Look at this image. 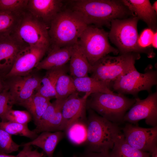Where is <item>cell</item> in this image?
<instances>
[{"label": "cell", "instance_id": "1", "mask_svg": "<svg viewBox=\"0 0 157 157\" xmlns=\"http://www.w3.org/2000/svg\"><path fill=\"white\" fill-rule=\"evenodd\" d=\"M70 8L78 13L88 25L110 27L111 22L132 14L121 1L75 0L67 1Z\"/></svg>", "mask_w": 157, "mask_h": 157}, {"label": "cell", "instance_id": "2", "mask_svg": "<svg viewBox=\"0 0 157 157\" xmlns=\"http://www.w3.org/2000/svg\"><path fill=\"white\" fill-rule=\"evenodd\" d=\"M88 25L76 12L69 8H63L49 26L50 47L73 46Z\"/></svg>", "mask_w": 157, "mask_h": 157}, {"label": "cell", "instance_id": "3", "mask_svg": "<svg viewBox=\"0 0 157 157\" xmlns=\"http://www.w3.org/2000/svg\"><path fill=\"white\" fill-rule=\"evenodd\" d=\"M86 123L87 137L86 141L88 151L109 152L121 133L117 124L111 122L90 109Z\"/></svg>", "mask_w": 157, "mask_h": 157}, {"label": "cell", "instance_id": "4", "mask_svg": "<svg viewBox=\"0 0 157 157\" xmlns=\"http://www.w3.org/2000/svg\"><path fill=\"white\" fill-rule=\"evenodd\" d=\"M139 18L136 16L125 19H116L111 22L108 38L119 49L121 54L144 53L149 57L154 56L151 49H144L139 45L137 23Z\"/></svg>", "mask_w": 157, "mask_h": 157}, {"label": "cell", "instance_id": "5", "mask_svg": "<svg viewBox=\"0 0 157 157\" xmlns=\"http://www.w3.org/2000/svg\"><path fill=\"white\" fill-rule=\"evenodd\" d=\"M87 104L101 116L113 123L123 122L126 111L136 101L124 94L97 92L91 94Z\"/></svg>", "mask_w": 157, "mask_h": 157}, {"label": "cell", "instance_id": "6", "mask_svg": "<svg viewBox=\"0 0 157 157\" xmlns=\"http://www.w3.org/2000/svg\"><path fill=\"white\" fill-rule=\"evenodd\" d=\"M140 54L129 53L117 56L107 55L92 66L91 77L110 85L135 65Z\"/></svg>", "mask_w": 157, "mask_h": 157}, {"label": "cell", "instance_id": "7", "mask_svg": "<svg viewBox=\"0 0 157 157\" xmlns=\"http://www.w3.org/2000/svg\"><path fill=\"white\" fill-rule=\"evenodd\" d=\"M108 38V33L104 30L89 25L80 35L78 43L91 66L109 53H119V50L109 44Z\"/></svg>", "mask_w": 157, "mask_h": 157}, {"label": "cell", "instance_id": "8", "mask_svg": "<svg viewBox=\"0 0 157 157\" xmlns=\"http://www.w3.org/2000/svg\"><path fill=\"white\" fill-rule=\"evenodd\" d=\"M113 82V89L118 93L131 94L135 98L141 91L146 90L150 93L152 87L157 85V70L149 67L144 73H141L134 65Z\"/></svg>", "mask_w": 157, "mask_h": 157}, {"label": "cell", "instance_id": "9", "mask_svg": "<svg viewBox=\"0 0 157 157\" xmlns=\"http://www.w3.org/2000/svg\"><path fill=\"white\" fill-rule=\"evenodd\" d=\"M49 28L47 25L26 9L23 14L15 33L28 46L43 47L49 49L51 42Z\"/></svg>", "mask_w": 157, "mask_h": 157}, {"label": "cell", "instance_id": "10", "mask_svg": "<svg viewBox=\"0 0 157 157\" xmlns=\"http://www.w3.org/2000/svg\"><path fill=\"white\" fill-rule=\"evenodd\" d=\"M6 88L9 97V104L19 105L31 97L39 87L41 78L31 73L24 76L8 78Z\"/></svg>", "mask_w": 157, "mask_h": 157}, {"label": "cell", "instance_id": "11", "mask_svg": "<svg viewBox=\"0 0 157 157\" xmlns=\"http://www.w3.org/2000/svg\"><path fill=\"white\" fill-rule=\"evenodd\" d=\"M122 130L126 142L135 148L151 153L157 147V126L144 128L128 123Z\"/></svg>", "mask_w": 157, "mask_h": 157}, {"label": "cell", "instance_id": "12", "mask_svg": "<svg viewBox=\"0 0 157 157\" xmlns=\"http://www.w3.org/2000/svg\"><path fill=\"white\" fill-rule=\"evenodd\" d=\"M136 101L124 115L123 121L136 124L145 119L147 124L157 126V92L151 93L145 99L135 98Z\"/></svg>", "mask_w": 157, "mask_h": 157}, {"label": "cell", "instance_id": "13", "mask_svg": "<svg viewBox=\"0 0 157 157\" xmlns=\"http://www.w3.org/2000/svg\"><path fill=\"white\" fill-rule=\"evenodd\" d=\"M49 49L44 47L28 46L19 53L6 78L26 76L35 69Z\"/></svg>", "mask_w": 157, "mask_h": 157}, {"label": "cell", "instance_id": "14", "mask_svg": "<svg viewBox=\"0 0 157 157\" xmlns=\"http://www.w3.org/2000/svg\"><path fill=\"white\" fill-rule=\"evenodd\" d=\"M28 46L15 33L0 34V73L7 74L19 52Z\"/></svg>", "mask_w": 157, "mask_h": 157}, {"label": "cell", "instance_id": "15", "mask_svg": "<svg viewBox=\"0 0 157 157\" xmlns=\"http://www.w3.org/2000/svg\"><path fill=\"white\" fill-rule=\"evenodd\" d=\"M90 95L89 94L85 93L81 97L76 92L66 99L62 108V131H65L75 122L84 120L87 99Z\"/></svg>", "mask_w": 157, "mask_h": 157}, {"label": "cell", "instance_id": "16", "mask_svg": "<svg viewBox=\"0 0 157 157\" xmlns=\"http://www.w3.org/2000/svg\"><path fill=\"white\" fill-rule=\"evenodd\" d=\"M64 4L60 0H28L26 10L49 27Z\"/></svg>", "mask_w": 157, "mask_h": 157}, {"label": "cell", "instance_id": "17", "mask_svg": "<svg viewBox=\"0 0 157 157\" xmlns=\"http://www.w3.org/2000/svg\"><path fill=\"white\" fill-rule=\"evenodd\" d=\"M73 46L50 47L47 56L40 61L35 69L48 70L66 64L70 60Z\"/></svg>", "mask_w": 157, "mask_h": 157}, {"label": "cell", "instance_id": "18", "mask_svg": "<svg viewBox=\"0 0 157 157\" xmlns=\"http://www.w3.org/2000/svg\"><path fill=\"white\" fill-rule=\"evenodd\" d=\"M123 4L139 19L145 22L151 28L155 29L156 13L148 0H123Z\"/></svg>", "mask_w": 157, "mask_h": 157}, {"label": "cell", "instance_id": "19", "mask_svg": "<svg viewBox=\"0 0 157 157\" xmlns=\"http://www.w3.org/2000/svg\"><path fill=\"white\" fill-rule=\"evenodd\" d=\"M62 131H43L34 139L22 144L21 146L34 145L42 149L47 157H53L56 147L64 137Z\"/></svg>", "mask_w": 157, "mask_h": 157}, {"label": "cell", "instance_id": "20", "mask_svg": "<svg viewBox=\"0 0 157 157\" xmlns=\"http://www.w3.org/2000/svg\"><path fill=\"white\" fill-rule=\"evenodd\" d=\"M69 60V70L73 77L86 76L90 73L92 66L78 42L73 46Z\"/></svg>", "mask_w": 157, "mask_h": 157}, {"label": "cell", "instance_id": "21", "mask_svg": "<svg viewBox=\"0 0 157 157\" xmlns=\"http://www.w3.org/2000/svg\"><path fill=\"white\" fill-rule=\"evenodd\" d=\"M69 70L67 64L47 70L45 75L41 78L40 85L36 92L45 97L55 98V86L59 77L66 74Z\"/></svg>", "mask_w": 157, "mask_h": 157}, {"label": "cell", "instance_id": "22", "mask_svg": "<svg viewBox=\"0 0 157 157\" xmlns=\"http://www.w3.org/2000/svg\"><path fill=\"white\" fill-rule=\"evenodd\" d=\"M77 91L85 92L90 95L97 92L113 94L110 85L88 76L73 78Z\"/></svg>", "mask_w": 157, "mask_h": 157}, {"label": "cell", "instance_id": "23", "mask_svg": "<svg viewBox=\"0 0 157 157\" xmlns=\"http://www.w3.org/2000/svg\"><path fill=\"white\" fill-rule=\"evenodd\" d=\"M50 99L36 92L19 105L25 108L30 113L34 124L36 126L50 103Z\"/></svg>", "mask_w": 157, "mask_h": 157}, {"label": "cell", "instance_id": "24", "mask_svg": "<svg viewBox=\"0 0 157 157\" xmlns=\"http://www.w3.org/2000/svg\"><path fill=\"white\" fill-rule=\"evenodd\" d=\"M111 157H150V153L135 148L125 141L122 133L117 138L112 151L110 152Z\"/></svg>", "mask_w": 157, "mask_h": 157}, {"label": "cell", "instance_id": "25", "mask_svg": "<svg viewBox=\"0 0 157 157\" xmlns=\"http://www.w3.org/2000/svg\"><path fill=\"white\" fill-rule=\"evenodd\" d=\"M24 12L0 11V34L15 33Z\"/></svg>", "mask_w": 157, "mask_h": 157}, {"label": "cell", "instance_id": "26", "mask_svg": "<svg viewBox=\"0 0 157 157\" xmlns=\"http://www.w3.org/2000/svg\"><path fill=\"white\" fill-rule=\"evenodd\" d=\"M69 140L76 145L86 142L87 137V123L83 120H79L72 124L65 131Z\"/></svg>", "mask_w": 157, "mask_h": 157}, {"label": "cell", "instance_id": "27", "mask_svg": "<svg viewBox=\"0 0 157 157\" xmlns=\"http://www.w3.org/2000/svg\"><path fill=\"white\" fill-rule=\"evenodd\" d=\"M66 74L61 75L56 82L55 86L56 99H66L77 91L73 78Z\"/></svg>", "mask_w": 157, "mask_h": 157}, {"label": "cell", "instance_id": "28", "mask_svg": "<svg viewBox=\"0 0 157 157\" xmlns=\"http://www.w3.org/2000/svg\"><path fill=\"white\" fill-rule=\"evenodd\" d=\"M0 128L11 135H17L28 138L32 140L34 139L38 134L29 129L28 124L7 121L0 122Z\"/></svg>", "mask_w": 157, "mask_h": 157}, {"label": "cell", "instance_id": "29", "mask_svg": "<svg viewBox=\"0 0 157 157\" xmlns=\"http://www.w3.org/2000/svg\"><path fill=\"white\" fill-rule=\"evenodd\" d=\"M66 99L60 100L54 114L49 121L38 131V134L43 131L54 132L62 131L63 123L62 108Z\"/></svg>", "mask_w": 157, "mask_h": 157}, {"label": "cell", "instance_id": "30", "mask_svg": "<svg viewBox=\"0 0 157 157\" xmlns=\"http://www.w3.org/2000/svg\"><path fill=\"white\" fill-rule=\"evenodd\" d=\"M11 137V135L0 128V150L4 154L17 151L21 146L15 143Z\"/></svg>", "mask_w": 157, "mask_h": 157}, {"label": "cell", "instance_id": "31", "mask_svg": "<svg viewBox=\"0 0 157 157\" xmlns=\"http://www.w3.org/2000/svg\"><path fill=\"white\" fill-rule=\"evenodd\" d=\"M32 119L31 115L28 111L15 110L12 108L8 110L5 116V122L9 121L24 124H28Z\"/></svg>", "mask_w": 157, "mask_h": 157}, {"label": "cell", "instance_id": "32", "mask_svg": "<svg viewBox=\"0 0 157 157\" xmlns=\"http://www.w3.org/2000/svg\"><path fill=\"white\" fill-rule=\"evenodd\" d=\"M28 0H0V11L22 13L26 9Z\"/></svg>", "mask_w": 157, "mask_h": 157}, {"label": "cell", "instance_id": "33", "mask_svg": "<svg viewBox=\"0 0 157 157\" xmlns=\"http://www.w3.org/2000/svg\"><path fill=\"white\" fill-rule=\"evenodd\" d=\"M60 99H56L50 103L40 118L35 129L33 130L37 134L38 131L52 118L60 103Z\"/></svg>", "mask_w": 157, "mask_h": 157}, {"label": "cell", "instance_id": "34", "mask_svg": "<svg viewBox=\"0 0 157 157\" xmlns=\"http://www.w3.org/2000/svg\"><path fill=\"white\" fill-rule=\"evenodd\" d=\"M10 97L8 91L6 88L0 93V118L1 122H5V116L8 110L12 108L9 104Z\"/></svg>", "mask_w": 157, "mask_h": 157}, {"label": "cell", "instance_id": "35", "mask_svg": "<svg viewBox=\"0 0 157 157\" xmlns=\"http://www.w3.org/2000/svg\"><path fill=\"white\" fill-rule=\"evenodd\" d=\"M154 33L151 29H144L139 37L138 43L139 46L142 48L148 49L147 48L151 44Z\"/></svg>", "mask_w": 157, "mask_h": 157}, {"label": "cell", "instance_id": "36", "mask_svg": "<svg viewBox=\"0 0 157 157\" xmlns=\"http://www.w3.org/2000/svg\"><path fill=\"white\" fill-rule=\"evenodd\" d=\"M83 157H111L110 152H95L88 151Z\"/></svg>", "mask_w": 157, "mask_h": 157}, {"label": "cell", "instance_id": "37", "mask_svg": "<svg viewBox=\"0 0 157 157\" xmlns=\"http://www.w3.org/2000/svg\"><path fill=\"white\" fill-rule=\"evenodd\" d=\"M26 154L27 157H43V155L42 153L39 152L36 149L32 150L31 146H28Z\"/></svg>", "mask_w": 157, "mask_h": 157}, {"label": "cell", "instance_id": "38", "mask_svg": "<svg viewBox=\"0 0 157 157\" xmlns=\"http://www.w3.org/2000/svg\"><path fill=\"white\" fill-rule=\"evenodd\" d=\"M28 146H23V149L16 155H9L6 154H0V157H27L26 151Z\"/></svg>", "mask_w": 157, "mask_h": 157}, {"label": "cell", "instance_id": "39", "mask_svg": "<svg viewBox=\"0 0 157 157\" xmlns=\"http://www.w3.org/2000/svg\"><path fill=\"white\" fill-rule=\"evenodd\" d=\"M157 33L156 32L154 33L153 37L152 39L151 44L153 47L155 48H157Z\"/></svg>", "mask_w": 157, "mask_h": 157}, {"label": "cell", "instance_id": "40", "mask_svg": "<svg viewBox=\"0 0 157 157\" xmlns=\"http://www.w3.org/2000/svg\"><path fill=\"white\" fill-rule=\"evenodd\" d=\"M6 88V83H5L0 76V93Z\"/></svg>", "mask_w": 157, "mask_h": 157}, {"label": "cell", "instance_id": "41", "mask_svg": "<svg viewBox=\"0 0 157 157\" xmlns=\"http://www.w3.org/2000/svg\"><path fill=\"white\" fill-rule=\"evenodd\" d=\"M151 157H157V147L151 153Z\"/></svg>", "mask_w": 157, "mask_h": 157}, {"label": "cell", "instance_id": "42", "mask_svg": "<svg viewBox=\"0 0 157 157\" xmlns=\"http://www.w3.org/2000/svg\"><path fill=\"white\" fill-rule=\"evenodd\" d=\"M153 10L157 13V1H156L152 6Z\"/></svg>", "mask_w": 157, "mask_h": 157}, {"label": "cell", "instance_id": "43", "mask_svg": "<svg viewBox=\"0 0 157 157\" xmlns=\"http://www.w3.org/2000/svg\"><path fill=\"white\" fill-rule=\"evenodd\" d=\"M0 154H4L0 150Z\"/></svg>", "mask_w": 157, "mask_h": 157}, {"label": "cell", "instance_id": "44", "mask_svg": "<svg viewBox=\"0 0 157 157\" xmlns=\"http://www.w3.org/2000/svg\"><path fill=\"white\" fill-rule=\"evenodd\" d=\"M73 157H78L77 156L74 155Z\"/></svg>", "mask_w": 157, "mask_h": 157}]
</instances>
